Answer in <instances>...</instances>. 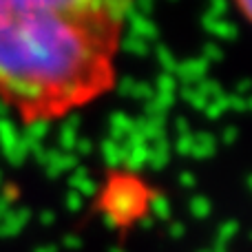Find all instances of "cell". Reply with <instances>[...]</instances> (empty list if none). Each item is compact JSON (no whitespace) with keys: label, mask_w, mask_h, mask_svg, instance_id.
<instances>
[{"label":"cell","mask_w":252,"mask_h":252,"mask_svg":"<svg viewBox=\"0 0 252 252\" xmlns=\"http://www.w3.org/2000/svg\"><path fill=\"white\" fill-rule=\"evenodd\" d=\"M232 7L237 9V13L241 16L244 22H250V16H252V9H250V0H230Z\"/></svg>","instance_id":"3957f363"},{"label":"cell","mask_w":252,"mask_h":252,"mask_svg":"<svg viewBox=\"0 0 252 252\" xmlns=\"http://www.w3.org/2000/svg\"><path fill=\"white\" fill-rule=\"evenodd\" d=\"M135 2L0 0V106L31 128L111 95Z\"/></svg>","instance_id":"6da1fadb"},{"label":"cell","mask_w":252,"mask_h":252,"mask_svg":"<svg viewBox=\"0 0 252 252\" xmlns=\"http://www.w3.org/2000/svg\"><path fill=\"white\" fill-rule=\"evenodd\" d=\"M155 204V186L130 168H111L93 192V213L120 235L144 226Z\"/></svg>","instance_id":"7a4b0ae2"}]
</instances>
